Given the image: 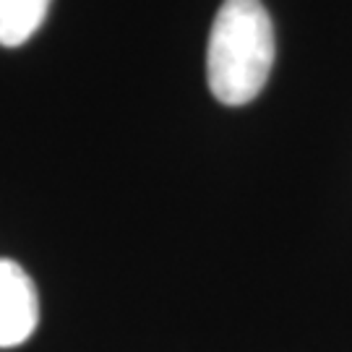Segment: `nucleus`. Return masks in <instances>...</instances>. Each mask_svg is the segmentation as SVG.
<instances>
[{"instance_id":"1","label":"nucleus","mask_w":352,"mask_h":352,"mask_svg":"<svg viewBox=\"0 0 352 352\" xmlns=\"http://www.w3.org/2000/svg\"><path fill=\"white\" fill-rule=\"evenodd\" d=\"M274 24L261 0H225L206 47L209 91L230 107L253 102L274 68Z\"/></svg>"},{"instance_id":"2","label":"nucleus","mask_w":352,"mask_h":352,"mask_svg":"<svg viewBox=\"0 0 352 352\" xmlns=\"http://www.w3.org/2000/svg\"><path fill=\"white\" fill-rule=\"evenodd\" d=\"M39 321V298L32 277L11 258H0V347L24 344Z\"/></svg>"},{"instance_id":"3","label":"nucleus","mask_w":352,"mask_h":352,"mask_svg":"<svg viewBox=\"0 0 352 352\" xmlns=\"http://www.w3.org/2000/svg\"><path fill=\"white\" fill-rule=\"evenodd\" d=\"M52 0H0V45L21 47L45 24Z\"/></svg>"}]
</instances>
